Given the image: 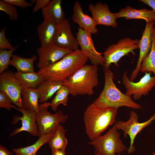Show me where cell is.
I'll return each mask as SVG.
<instances>
[{
	"label": "cell",
	"instance_id": "6da1fadb",
	"mask_svg": "<svg viewBox=\"0 0 155 155\" xmlns=\"http://www.w3.org/2000/svg\"><path fill=\"white\" fill-rule=\"evenodd\" d=\"M104 84L103 90L98 98L92 103L102 108H118L126 106L134 109L142 108L140 104L133 101L131 96L122 92L116 86L113 80L114 76L110 67H103Z\"/></svg>",
	"mask_w": 155,
	"mask_h": 155
},
{
	"label": "cell",
	"instance_id": "7a4b0ae2",
	"mask_svg": "<svg viewBox=\"0 0 155 155\" xmlns=\"http://www.w3.org/2000/svg\"><path fill=\"white\" fill-rule=\"evenodd\" d=\"M88 59L77 49L53 64L39 69L38 72L46 80L63 81L85 65Z\"/></svg>",
	"mask_w": 155,
	"mask_h": 155
},
{
	"label": "cell",
	"instance_id": "3957f363",
	"mask_svg": "<svg viewBox=\"0 0 155 155\" xmlns=\"http://www.w3.org/2000/svg\"><path fill=\"white\" fill-rule=\"evenodd\" d=\"M118 108H102L92 103L88 106L84 115L86 133L88 138L93 140L115 122Z\"/></svg>",
	"mask_w": 155,
	"mask_h": 155
},
{
	"label": "cell",
	"instance_id": "277c9868",
	"mask_svg": "<svg viewBox=\"0 0 155 155\" xmlns=\"http://www.w3.org/2000/svg\"><path fill=\"white\" fill-rule=\"evenodd\" d=\"M98 69V66L85 64L63 81V85L69 88L73 96L92 95L94 93V88L99 84Z\"/></svg>",
	"mask_w": 155,
	"mask_h": 155
},
{
	"label": "cell",
	"instance_id": "5b68a950",
	"mask_svg": "<svg viewBox=\"0 0 155 155\" xmlns=\"http://www.w3.org/2000/svg\"><path fill=\"white\" fill-rule=\"evenodd\" d=\"M114 125L105 134L100 135L88 142L94 148L95 152L99 155H120L128 148L120 139L121 133Z\"/></svg>",
	"mask_w": 155,
	"mask_h": 155
},
{
	"label": "cell",
	"instance_id": "8992f818",
	"mask_svg": "<svg viewBox=\"0 0 155 155\" xmlns=\"http://www.w3.org/2000/svg\"><path fill=\"white\" fill-rule=\"evenodd\" d=\"M50 102H45L40 104L38 112L36 114V121L40 136L55 130L60 123H65L68 117L61 111L54 114L49 112Z\"/></svg>",
	"mask_w": 155,
	"mask_h": 155
},
{
	"label": "cell",
	"instance_id": "52a82bcc",
	"mask_svg": "<svg viewBox=\"0 0 155 155\" xmlns=\"http://www.w3.org/2000/svg\"><path fill=\"white\" fill-rule=\"evenodd\" d=\"M139 41L138 39L133 40L127 37L109 46L103 53L105 61L103 67H109L112 63L116 67L119 66L118 62L122 57L139 48Z\"/></svg>",
	"mask_w": 155,
	"mask_h": 155
},
{
	"label": "cell",
	"instance_id": "ba28073f",
	"mask_svg": "<svg viewBox=\"0 0 155 155\" xmlns=\"http://www.w3.org/2000/svg\"><path fill=\"white\" fill-rule=\"evenodd\" d=\"M138 120V114L132 111L130 112V118L127 121H119L115 124L118 130L121 129L123 131V135L125 138H127L128 135L130 137V145L127 150L129 154L135 152L134 143L136 136L155 120V113L148 120L144 122L139 123Z\"/></svg>",
	"mask_w": 155,
	"mask_h": 155
},
{
	"label": "cell",
	"instance_id": "9c48e42d",
	"mask_svg": "<svg viewBox=\"0 0 155 155\" xmlns=\"http://www.w3.org/2000/svg\"><path fill=\"white\" fill-rule=\"evenodd\" d=\"M151 72L146 73L145 75L137 82L131 81L127 75V73H123L122 81L126 89L125 94L133 96L134 100H140L143 95H148L155 86V76H151Z\"/></svg>",
	"mask_w": 155,
	"mask_h": 155
},
{
	"label": "cell",
	"instance_id": "30bf717a",
	"mask_svg": "<svg viewBox=\"0 0 155 155\" xmlns=\"http://www.w3.org/2000/svg\"><path fill=\"white\" fill-rule=\"evenodd\" d=\"M76 37L80 47V50L90 59L92 64L104 66L105 64L104 59L102 53L98 52L95 48L92 34L78 27Z\"/></svg>",
	"mask_w": 155,
	"mask_h": 155
},
{
	"label": "cell",
	"instance_id": "8fae6325",
	"mask_svg": "<svg viewBox=\"0 0 155 155\" xmlns=\"http://www.w3.org/2000/svg\"><path fill=\"white\" fill-rule=\"evenodd\" d=\"M22 89L15 78L14 73L8 71L0 73V90L5 92L19 108H22L21 92Z\"/></svg>",
	"mask_w": 155,
	"mask_h": 155
},
{
	"label": "cell",
	"instance_id": "7c38bea8",
	"mask_svg": "<svg viewBox=\"0 0 155 155\" xmlns=\"http://www.w3.org/2000/svg\"><path fill=\"white\" fill-rule=\"evenodd\" d=\"M72 51L53 43L44 48L38 47L37 50L39 58L37 66L40 69L53 65Z\"/></svg>",
	"mask_w": 155,
	"mask_h": 155
},
{
	"label": "cell",
	"instance_id": "4fadbf2b",
	"mask_svg": "<svg viewBox=\"0 0 155 155\" xmlns=\"http://www.w3.org/2000/svg\"><path fill=\"white\" fill-rule=\"evenodd\" d=\"M57 46L72 51L78 49L77 39L72 34L70 23L65 19L58 24L57 29L53 42Z\"/></svg>",
	"mask_w": 155,
	"mask_h": 155
},
{
	"label": "cell",
	"instance_id": "5bb4252c",
	"mask_svg": "<svg viewBox=\"0 0 155 155\" xmlns=\"http://www.w3.org/2000/svg\"><path fill=\"white\" fill-rule=\"evenodd\" d=\"M155 22L146 23L141 38L139 41L140 54L135 68L133 70L129 80L133 82L138 75L144 59L150 52L152 45L153 31Z\"/></svg>",
	"mask_w": 155,
	"mask_h": 155
},
{
	"label": "cell",
	"instance_id": "9a60e30c",
	"mask_svg": "<svg viewBox=\"0 0 155 155\" xmlns=\"http://www.w3.org/2000/svg\"><path fill=\"white\" fill-rule=\"evenodd\" d=\"M16 109L21 112L23 115L22 116L16 115L14 117L13 123V124H16L21 120L22 126L20 128L15 129L10 134L8 138L22 131H27L34 136L40 137L36 121V113L34 111L25 110L17 107Z\"/></svg>",
	"mask_w": 155,
	"mask_h": 155
},
{
	"label": "cell",
	"instance_id": "2e32d148",
	"mask_svg": "<svg viewBox=\"0 0 155 155\" xmlns=\"http://www.w3.org/2000/svg\"><path fill=\"white\" fill-rule=\"evenodd\" d=\"M88 9L98 25L116 28L118 23L115 13H112L109 10L108 5L100 2L94 5L90 4Z\"/></svg>",
	"mask_w": 155,
	"mask_h": 155
},
{
	"label": "cell",
	"instance_id": "e0dca14e",
	"mask_svg": "<svg viewBox=\"0 0 155 155\" xmlns=\"http://www.w3.org/2000/svg\"><path fill=\"white\" fill-rule=\"evenodd\" d=\"M72 20L78 24L79 27L88 32L92 34H96L98 30L96 26L98 25L93 17L85 14L83 12L80 3L75 2L73 8Z\"/></svg>",
	"mask_w": 155,
	"mask_h": 155
},
{
	"label": "cell",
	"instance_id": "ac0fdd59",
	"mask_svg": "<svg viewBox=\"0 0 155 155\" xmlns=\"http://www.w3.org/2000/svg\"><path fill=\"white\" fill-rule=\"evenodd\" d=\"M58 24L51 19L44 18V21L36 28L40 47L44 48L53 42L57 32Z\"/></svg>",
	"mask_w": 155,
	"mask_h": 155
},
{
	"label": "cell",
	"instance_id": "d6986e66",
	"mask_svg": "<svg viewBox=\"0 0 155 155\" xmlns=\"http://www.w3.org/2000/svg\"><path fill=\"white\" fill-rule=\"evenodd\" d=\"M115 14L117 18H124L127 20L132 19H143L146 23L155 22V11L147 9H136L127 6L120 9Z\"/></svg>",
	"mask_w": 155,
	"mask_h": 155
},
{
	"label": "cell",
	"instance_id": "ffe728a7",
	"mask_svg": "<svg viewBox=\"0 0 155 155\" xmlns=\"http://www.w3.org/2000/svg\"><path fill=\"white\" fill-rule=\"evenodd\" d=\"M22 108L37 113L39 109V94L37 88H23L21 92Z\"/></svg>",
	"mask_w": 155,
	"mask_h": 155
},
{
	"label": "cell",
	"instance_id": "44dd1931",
	"mask_svg": "<svg viewBox=\"0 0 155 155\" xmlns=\"http://www.w3.org/2000/svg\"><path fill=\"white\" fill-rule=\"evenodd\" d=\"M61 3V0L51 1L46 7L42 9L44 19H51L58 24L61 23L65 19Z\"/></svg>",
	"mask_w": 155,
	"mask_h": 155
},
{
	"label": "cell",
	"instance_id": "7402d4cb",
	"mask_svg": "<svg viewBox=\"0 0 155 155\" xmlns=\"http://www.w3.org/2000/svg\"><path fill=\"white\" fill-rule=\"evenodd\" d=\"M14 75L23 88H36L38 85L46 80L38 72L23 73L17 71L14 73Z\"/></svg>",
	"mask_w": 155,
	"mask_h": 155
},
{
	"label": "cell",
	"instance_id": "603a6c76",
	"mask_svg": "<svg viewBox=\"0 0 155 155\" xmlns=\"http://www.w3.org/2000/svg\"><path fill=\"white\" fill-rule=\"evenodd\" d=\"M63 86V81L45 80L37 86L39 94V102L42 104L51 98Z\"/></svg>",
	"mask_w": 155,
	"mask_h": 155
},
{
	"label": "cell",
	"instance_id": "cb8c5ba5",
	"mask_svg": "<svg viewBox=\"0 0 155 155\" xmlns=\"http://www.w3.org/2000/svg\"><path fill=\"white\" fill-rule=\"evenodd\" d=\"M55 132V130L49 133L40 136L34 144L30 146L13 148L12 150L16 155H36L40 148L45 144L48 143Z\"/></svg>",
	"mask_w": 155,
	"mask_h": 155
},
{
	"label": "cell",
	"instance_id": "d4e9b609",
	"mask_svg": "<svg viewBox=\"0 0 155 155\" xmlns=\"http://www.w3.org/2000/svg\"><path fill=\"white\" fill-rule=\"evenodd\" d=\"M37 59V57L35 55L30 58H25L17 55H13L10 65L14 67L18 72H34V62Z\"/></svg>",
	"mask_w": 155,
	"mask_h": 155
},
{
	"label": "cell",
	"instance_id": "484cf974",
	"mask_svg": "<svg viewBox=\"0 0 155 155\" xmlns=\"http://www.w3.org/2000/svg\"><path fill=\"white\" fill-rule=\"evenodd\" d=\"M55 131L54 135L48 142L49 147L51 151L65 150L68 142L65 136V131L64 127L59 123Z\"/></svg>",
	"mask_w": 155,
	"mask_h": 155
},
{
	"label": "cell",
	"instance_id": "4316f807",
	"mask_svg": "<svg viewBox=\"0 0 155 155\" xmlns=\"http://www.w3.org/2000/svg\"><path fill=\"white\" fill-rule=\"evenodd\" d=\"M142 73L153 72L155 76V26L154 27L150 51L143 59L140 67Z\"/></svg>",
	"mask_w": 155,
	"mask_h": 155
},
{
	"label": "cell",
	"instance_id": "83f0119b",
	"mask_svg": "<svg viewBox=\"0 0 155 155\" xmlns=\"http://www.w3.org/2000/svg\"><path fill=\"white\" fill-rule=\"evenodd\" d=\"M69 94L70 92L69 88L66 86H62L57 91L55 96L50 102V106L52 110L56 111L58 107L60 104L67 106Z\"/></svg>",
	"mask_w": 155,
	"mask_h": 155
},
{
	"label": "cell",
	"instance_id": "f1b7e54d",
	"mask_svg": "<svg viewBox=\"0 0 155 155\" xmlns=\"http://www.w3.org/2000/svg\"><path fill=\"white\" fill-rule=\"evenodd\" d=\"M18 45L13 49L7 50L6 49H0V73L4 72L7 69L10 65L11 60L13 56V53L18 47Z\"/></svg>",
	"mask_w": 155,
	"mask_h": 155
},
{
	"label": "cell",
	"instance_id": "f546056e",
	"mask_svg": "<svg viewBox=\"0 0 155 155\" xmlns=\"http://www.w3.org/2000/svg\"><path fill=\"white\" fill-rule=\"evenodd\" d=\"M0 10L5 12L10 20L16 21L18 18V13L16 8L13 5L3 0L0 1Z\"/></svg>",
	"mask_w": 155,
	"mask_h": 155
},
{
	"label": "cell",
	"instance_id": "4dcf8cb0",
	"mask_svg": "<svg viewBox=\"0 0 155 155\" xmlns=\"http://www.w3.org/2000/svg\"><path fill=\"white\" fill-rule=\"evenodd\" d=\"M12 104V102L7 95L3 91L0 90V107L8 111L12 108L16 109L17 107Z\"/></svg>",
	"mask_w": 155,
	"mask_h": 155
},
{
	"label": "cell",
	"instance_id": "1f68e13d",
	"mask_svg": "<svg viewBox=\"0 0 155 155\" xmlns=\"http://www.w3.org/2000/svg\"><path fill=\"white\" fill-rule=\"evenodd\" d=\"M6 27L1 30L0 31V49H11L14 47L13 46L6 38L5 34Z\"/></svg>",
	"mask_w": 155,
	"mask_h": 155
},
{
	"label": "cell",
	"instance_id": "d6a6232c",
	"mask_svg": "<svg viewBox=\"0 0 155 155\" xmlns=\"http://www.w3.org/2000/svg\"><path fill=\"white\" fill-rule=\"evenodd\" d=\"M13 5L20 8L25 9L32 6L33 4L29 3L25 0H3Z\"/></svg>",
	"mask_w": 155,
	"mask_h": 155
},
{
	"label": "cell",
	"instance_id": "836d02e7",
	"mask_svg": "<svg viewBox=\"0 0 155 155\" xmlns=\"http://www.w3.org/2000/svg\"><path fill=\"white\" fill-rule=\"evenodd\" d=\"M50 0H36V4L32 11L36 12L40 9H43L46 7L49 4Z\"/></svg>",
	"mask_w": 155,
	"mask_h": 155
},
{
	"label": "cell",
	"instance_id": "e575fe53",
	"mask_svg": "<svg viewBox=\"0 0 155 155\" xmlns=\"http://www.w3.org/2000/svg\"><path fill=\"white\" fill-rule=\"evenodd\" d=\"M0 155H14L11 151L8 150L7 148L2 145H0Z\"/></svg>",
	"mask_w": 155,
	"mask_h": 155
},
{
	"label": "cell",
	"instance_id": "d590c367",
	"mask_svg": "<svg viewBox=\"0 0 155 155\" xmlns=\"http://www.w3.org/2000/svg\"><path fill=\"white\" fill-rule=\"evenodd\" d=\"M140 1L151 7L155 11V0H140Z\"/></svg>",
	"mask_w": 155,
	"mask_h": 155
},
{
	"label": "cell",
	"instance_id": "8d00e7d4",
	"mask_svg": "<svg viewBox=\"0 0 155 155\" xmlns=\"http://www.w3.org/2000/svg\"><path fill=\"white\" fill-rule=\"evenodd\" d=\"M52 155H67L65 150H59L52 151Z\"/></svg>",
	"mask_w": 155,
	"mask_h": 155
},
{
	"label": "cell",
	"instance_id": "74e56055",
	"mask_svg": "<svg viewBox=\"0 0 155 155\" xmlns=\"http://www.w3.org/2000/svg\"><path fill=\"white\" fill-rule=\"evenodd\" d=\"M150 155H155V152H153L152 154Z\"/></svg>",
	"mask_w": 155,
	"mask_h": 155
},
{
	"label": "cell",
	"instance_id": "f35d334b",
	"mask_svg": "<svg viewBox=\"0 0 155 155\" xmlns=\"http://www.w3.org/2000/svg\"><path fill=\"white\" fill-rule=\"evenodd\" d=\"M93 155H99L96 152H95V153Z\"/></svg>",
	"mask_w": 155,
	"mask_h": 155
}]
</instances>
